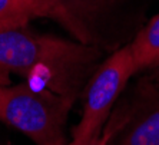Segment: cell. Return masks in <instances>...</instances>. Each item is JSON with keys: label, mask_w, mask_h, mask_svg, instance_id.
Segmentation results:
<instances>
[{"label": "cell", "mask_w": 159, "mask_h": 145, "mask_svg": "<svg viewBox=\"0 0 159 145\" xmlns=\"http://www.w3.org/2000/svg\"><path fill=\"white\" fill-rule=\"evenodd\" d=\"M136 72L129 45L102 62L88 85L83 114L79 124L72 129L70 144L85 145L100 137L116 99Z\"/></svg>", "instance_id": "3957f363"}, {"label": "cell", "mask_w": 159, "mask_h": 145, "mask_svg": "<svg viewBox=\"0 0 159 145\" xmlns=\"http://www.w3.org/2000/svg\"><path fill=\"white\" fill-rule=\"evenodd\" d=\"M75 99L30 83L0 86V122L36 145H67L65 125Z\"/></svg>", "instance_id": "7a4b0ae2"}, {"label": "cell", "mask_w": 159, "mask_h": 145, "mask_svg": "<svg viewBox=\"0 0 159 145\" xmlns=\"http://www.w3.org/2000/svg\"><path fill=\"white\" fill-rule=\"evenodd\" d=\"M126 119H128V112H125L123 115H120L119 112L115 114L113 118L109 119L106 122V125H105L100 137L98 138V139H95V141L89 142V144H85V145H109L112 142V139H113V137L122 129V127L126 122ZM67 145H73V144L67 142Z\"/></svg>", "instance_id": "ba28073f"}, {"label": "cell", "mask_w": 159, "mask_h": 145, "mask_svg": "<svg viewBox=\"0 0 159 145\" xmlns=\"http://www.w3.org/2000/svg\"><path fill=\"white\" fill-rule=\"evenodd\" d=\"M116 145H159V93L149 88L136 106L128 111Z\"/></svg>", "instance_id": "277c9868"}, {"label": "cell", "mask_w": 159, "mask_h": 145, "mask_svg": "<svg viewBox=\"0 0 159 145\" xmlns=\"http://www.w3.org/2000/svg\"><path fill=\"white\" fill-rule=\"evenodd\" d=\"M96 0H36L37 17H52L69 29L82 43H86L85 27L79 22V13L89 9Z\"/></svg>", "instance_id": "5b68a950"}, {"label": "cell", "mask_w": 159, "mask_h": 145, "mask_svg": "<svg viewBox=\"0 0 159 145\" xmlns=\"http://www.w3.org/2000/svg\"><path fill=\"white\" fill-rule=\"evenodd\" d=\"M99 52L88 43L32 32L27 26L0 27V86L17 73L30 85L76 99Z\"/></svg>", "instance_id": "6da1fadb"}, {"label": "cell", "mask_w": 159, "mask_h": 145, "mask_svg": "<svg viewBox=\"0 0 159 145\" xmlns=\"http://www.w3.org/2000/svg\"><path fill=\"white\" fill-rule=\"evenodd\" d=\"M36 17V0H0V27L27 26Z\"/></svg>", "instance_id": "52a82bcc"}, {"label": "cell", "mask_w": 159, "mask_h": 145, "mask_svg": "<svg viewBox=\"0 0 159 145\" xmlns=\"http://www.w3.org/2000/svg\"><path fill=\"white\" fill-rule=\"evenodd\" d=\"M138 72L159 65V15H156L129 43Z\"/></svg>", "instance_id": "8992f818"}]
</instances>
